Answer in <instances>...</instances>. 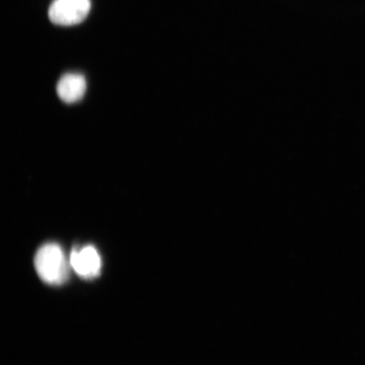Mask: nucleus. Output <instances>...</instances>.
<instances>
[{"mask_svg": "<svg viewBox=\"0 0 365 365\" xmlns=\"http://www.w3.org/2000/svg\"><path fill=\"white\" fill-rule=\"evenodd\" d=\"M86 91V78L77 73H68L63 75L57 84L58 97L66 103L80 101L84 97Z\"/></svg>", "mask_w": 365, "mask_h": 365, "instance_id": "nucleus-4", "label": "nucleus"}, {"mask_svg": "<svg viewBox=\"0 0 365 365\" xmlns=\"http://www.w3.org/2000/svg\"><path fill=\"white\" fill-rule=\"evenodd\" d=\"M90 10V0H56L49 8L48 16L54 24L73 26L83 21Z\"/></svg>", "mask_w": 365, "mask_h": 365, "instance_id": "nucleus-2", "label": "nucleus"}, {"mask_svg": "<svg viewBox=\"0 0 365 365\" xmlns=\"http://www.w3.org/2000/svg\"><path fill=\"white\" fill-rule=\"evenodd\" d=\"M70 263L80 277L88 279L98 277L101 272V258L93 246H86L80 250H73Z\"/></svg>", "mask_w": 365, "mask_h": 365, "instance_id": "nucleus-3", "label": "nucleus"}, {"mask_svg": "<svg viewBox=\"0 0 365 365\" xmlns=\"http://www.w3.org/2000/svg\"><path fill=\"white\" fill-rule=\"evenodd\" d=\"M35 267L46 284L61 285L68 277L70 267L61 246L54 243L45 244L35 255Z\"/></svg>", "mask_w": 365, "mask_h": 365, "instance_id": "nucleus-1", "label": "nucleus"}]
</instances>
